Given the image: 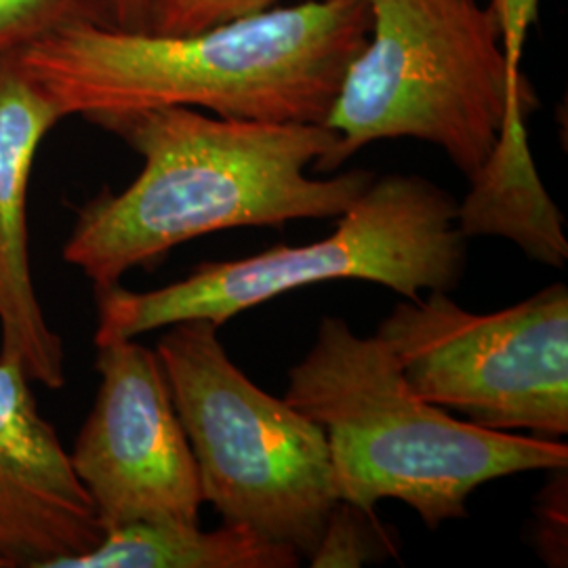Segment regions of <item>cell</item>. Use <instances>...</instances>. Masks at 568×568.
I'll return each mask as SVG.
<instances>
[{
    "label": "cell",
    "mask_w": 568,
    "mask_h": 568,
    "mask_svg": "<svg viewBox=\"0 0 568 568\" xmlns=\"http://www.w3.org/2000/svg\"><path fill=\"white\" fill-rule=\"evenodd\" d=\"M300 560L297 549L241 525L138 523L108 530L95 548L55 568H291Z\"/></svg>",
    "instance_id": "cell-12"
},
{
    "label": "cell",
    "mask_w": 568,
    "mask_h": 568,
    "mask_svg": "<svg viewBox=\"0 0 568 568\" xmlns=\"http://www.w3.org/2000/svg\"><path fill=\"white\" fill-rule=\"evenodd\" d=\"M284 403L325 429L342 501L373 514L398 499L432 530L464 518L485 483L568 466L565 443L474 426L427 403L377 335L361 337L342 318H323L288 371Z\"/></svg>",
    "instance_id": "cell-3"
},
{
    "label": "cell",
    "mask_w": 568,
    "mask_h": 568,
    "mask_svg": "<svg viewBox=\"0 0 568 568\" xmlns=\"http://www.w3.org/2000/svg\"><path fill=\"white\" fill-rule=\"evenodd\" d=\"M469 182L471 190L457 206V225L466 239L506 236L532 260L565 265L568 243L562 215L532 163L527 122L504 124L487 163Z\"/></svg>",
    "instance_id": "cell-11"
},
{
    "label": "cell",
    "mask_w": 568,
    "mask_h": 568,
    "mask_svg": "<svg viewBox=\"0 0 568 568\" xmlns=\"http://www.w3.org/2000/svg\"><path fill=\"white\" fill-rule=\"evenodd\" d=\"M501 30V49L508 60L509 74L514 81H525L523 58L527 47L528 32L539 16V0H490Z\"/></svg>",
    "instance_id": "cell-16"
},
{
    "label": "cell",
    "mask_w": 568,
    "mask_h": 568,
    "mask_svg": "<svg viewBox=\"0 0 568 568\" xmlns=\"http://www.w3.org/2000/svg\"><path fill=\"white\" fill-rule=\"evenodd\" d=\"M70 0H0V53L44 32L53 9L63 13Z\"/></svg>",
    "instance_id": "cell-17"
},
{
    "label": "cell",
    "mask_w": 568,
    "mask_h": 568,
    "mask_svg": "<svg viewBox=\"0 0 568 568\" xmlns=\"http://www.w3.org/2000/svg\"><path fill=\"white\" fill-rule=\"evenodd\" d=\"M0 568H7V567H4V565H2V562H0Z\"/></svg>",
    "instance_id": "cell-19"
},
{
    "label": "cell",
    "mask_w": 568,
    "mask_h": 568,
    "mask_svg": "<svg viewBox=\"0 0 568 568\" xmlns=\"http://www.w3.org/2000/svg\"><path fill=\"white\" fill-rule=\"evenodd\" d=\"M459 203L419 175L375 178L339 215L331 236L305 246L196 265L183 281L152 291L119 284L95 288V345L206 321L224 326L236 314L288 291L326 281H368L419 300V291H453L466 270Z\"/></svg>",
    "instance_id": "cell-5"
},
{
    "label": "cell",
    "mask_w": 568,
    "mask_h": 568,
    "mask_svg": "<svg viewBox=\"0 0 568 568\" xmlns=\"http://www.w3.org/2000/svg\"><path fill=\"white\" fill-rule=\"evenodd\" d=\"M143 159L138 180L82 206L63 260L105 288L133 267H154L183 243L232 227H283L339 217L377 178L326 173L337 133L316 122L206 116L154 108L95 122Z\"/></svg>",
    "instance_id": "cell-2"
},
{
    "label": "cell",
    "mask_w": 568,
    "mask_h": 568,
    "mask_svg": "<svg viewBox=\"0 0 568 568\" xmlns=\"http://www.w3.org/2000/svg\"><path fill=\"white\" fill-rule=\"evenodd\" d=\"M365 47L349 61L325 126L337 133L326 173L382 140L434 143L471 180L506 122L537 108L528 79L514 81L501 30L476 0H366Z\"/></svg>",
    "instance_id": "cell-4"
},
{
    "label": "cell",
    "mask_w": 568,
    "mask_h": 568,
    "mask_svg": "<svg viewBox=\"0 0 568 568\" xmlns=\"http://www.w3.org/2000/svg\"><path fill=\"white\" fill-rule=\"evenodd\" d=\"M18 358L0 356V562L55 568L105 535Z\"/></svg>",
    "instance_id": "cell-9"
},
{
    "label": "cell",
    "mask_w": 568,
    "mask_h": 568,
    "mask_svg": "<svg viewBox=\"0 0 568 568\" xmlns=\"http://www.w3.org/2000/svg\"><path fill=\"white\" fill-rule=\"evenodd\" d=\"M377 546L387 544L379 541V528L375 532V516L339 499L328 514L325 532L310 565L314 568L363 567L379 556Z\"/></svg>",
    "instance_id": "cell-13"
},
{
    "label": "cell",
    "mask_w": 568,
    "mask_h": 568,
    "mask_svg": "<svg viewBox=\"0 0 568 568\" xmlns=\"http://www.w3.org/2000/svg\"><path fill=\"white\" fill-rule=\"evenodd\" d=\"M112 11L116 28L122 30H148L150 0H112Z\"/></svg>",
    "instance_id": "cell-18"
},
{
    "label": "cell",
    "mask_w": 568,
    "mask_h": 568,
    "mask_svg": "<svg viewBox=\"0 0 568 568\" xmlns=\"http://www.w3.org/2000/svg\"><path fill=\"white\" fill-rule=\"evenodd\" d=\"M424 400L487 429L568 432V291L551 284L495 314L445 291L396 305L375 333Z\"/></svg>",
    "instance_id": "cell-7"
},
{
    "label": "cell",
    "mask_w": 568,
    "mask_h": 568,
    "mask_svg": "<svg viewBox=\"0 0 568 568\" xmlns=\"http://www.w3.org/2000/svg\"><path fill=\"white\" fill-rule=\"evenodd\" d=\"M100 389L70 453L103 530L199 525V467L163 363L135 339L98 345Z\"/></svg>",
    "instance_id": "cell-8"
},
{
    "label": "cell",
    "mask_w": 568,
    "mask_h": 568,
    "mask_svg": "<svg viewBox=\"0 0 568 568\" xmlns=\"http://www.w3.org/2000/svg\"><path fill=\"white\" fill-rule=\"evenodd\" d=\"M61 119L16 58L0 63V356L18 358L32 382L51 389L65 386V352L37 295L26 206L37 152Z\"/></svg>",
    "instance_id": "cell-10"
},
{
    "label": "cell",
    "mask_w": 568,
    "mask_h": 568,
    "mask_svg": "<svg viewBox=\"0 0 568 568\" xmlns=\"http://www.w3.org/2000/svg\"><path fill=\"white\" fill-rule=\"evenodd\" d=\"M368 26L366 0H302L190 34L72 18L26 42L16 61L63 119L194 108L323 124Z\"/></svg>",
    "instance_id": "cell-1"
},
{
    "label": "cell",
    "mask_w": 568,
    "mask_h": 568,
    "mask_svg": "<svg viewBox=\"0 0 568 568\" xmlns=\"http://www.w3.org/2000/svg\"><path fill=\"white\" fill-rule=\"evenodd\" d=\"M554 478L541 488L537 508V546L551 567H567V467L551 469Z\"/></svg>",
    "instance_id": "cell-15"
},
{
    "label": "cell",
    "mask_w": 568,
    "mask_h": 568,
    "mask_svg": "<svg viewBox=\"0 0 568 568\" xmlns=\"http://www.w3.org/2000/svg\"><path fill=\"white\" fill-rule=\"evenodd\" d=\"M217 326H169L156 354L194 453L203 501L312 558L339 501L323 427L255 386L230 361Z\"/></svg>",
    "instance_id": "cell-6"
},
{
    "label": "cell",
    "mask_w": 568,
    "mask_h": 568,
    "mask_svg": "<svg viewBox=\"0 0 568 568\" xmlns=\"http://www.w3.org/2000/svg\"><path fill=\"white\" fill-rule=\"evenodd\" d=\"M281 2L283 0H150L148 30L159 34H190L262 13Z\"/></svg>",
    "instance_id": "cell-14"
}]
</instances>
